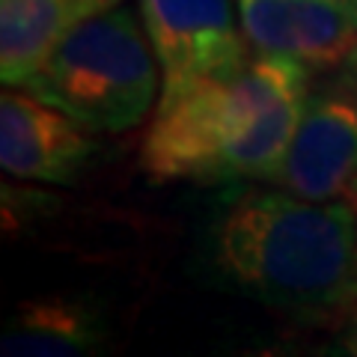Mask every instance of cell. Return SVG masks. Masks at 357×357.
<instances>
[{"mask_svg": "<svg viewBox=\"0 0 357 357\" xmlns=\"http://www.w3.org/2000/svg\"><path fill=\"white\" fill-rule=\"evenodd\" d=\"M351 199H357V182H354V191H351Z\"/></svg>", "mask_w": 357, "mask_h": 357, "instance_id": "obj_13", "label": "cell"}, {"mask_svg": "<svg viewBox=\"0 0 357 357\" xmlns=\"http://www.w3.org/2000/svg\"><path fill=\"white\" fill-rule=\"evenodd\" d=\"M75 24L72 0H0V77L24 89Z\"/></svg>", "mask_w": 357, "mask_h": 357, "instance_id": "obj_9", "label": "cell"}, {"mask_svg": "<svg viewBox=\"0 0 357 357\" xmlns=\"http://www.w3.org/2000/svg\"><path fill=\"white\" fill-rule=\"evenodd\" d=\"M105 340L102 321L84 301L33 298L18 304L3 333L6 357H75Z\"/></svg>", "mask_w": 357, "mask_h": 357, "instance_id": "obj_8", "label": "cell"}, {"mask_svg": "<svg viewBox=\"0 0 357 357\" xmlns=\"http://www.w3.org/2000/svg\"><path fill=\"white\" fill-rule=\"evenodd\" d=\"M337 351L357 357V310L345 319V331H342V337L337 340Z\"/></svg>", "mask_w": 357, "mask_h": 357, "instance_id": "obj_11", "label": "cell"}, {"mask_svg": "<svg viewBox=\"0 0 357 357\" xmlns=\"http://www.w3.org/2000/svg\"><path fill=\"white\" fill-rule=\"evenodd\" d=\"M215 262L232 286L298 321L357 310V206L283 188L244 191L215 227Z\"/></svg>", "mask_w": 357, "mask_h": 357, "instance_id": "obj_2", "label": "cell"}, {"mask_svg": "<svg viewBox=\"0 0 357 357\" xmlns=\"http://www.w3.org/2000/svg\"><path fill=\"white\" fill-rule=\"evenodd\" d=\"M274 188L304 199L351 197L357 182V98L325 89L307 96Z\"/></svg>", "mask_w": 357, "mask_h": 357, "instance_id": "obj_5", "label": "cell"}, {"mask_svg": "<svg viewBox=\"0 0 357 357\" xmlns=\"http://www.w3.org/2000/svg\"><path fill=\"white\" fill-rule=\"evenodd\" d=\"M351 66H354V72H357V57H354V63H351Z\"/></svg>", "mask_w": 357, "mask_h": 357, "instance_id": "obj_14", "label": "cell"}, {"mask_svg": "<svg viewBox=\"0 0 357 357\" xmlns=\"http://www.w3.org/2000/svg\"><path fill=\"white\" fill-rule=\"evenodd\" d=\"M310 77L298 60L253 51L238 69L155 110L140 146L143 173L152 182H268L295 134Z\"/></svg>", "mask_w": 357, "mask_h": 357, "instance_id": "obj_1", "label": "cell"}, {"mask_svg": "<svg viewBox=\"0 0 357 357\" xmlns=\"http://www.w3.org/2000/svg\"><path fill=\"white\" fill-rule=\"evenodd\" d=\"M232 0H140V18L161 66L158 107L250 57ZM155 107V110H158Z\"/></svg>", "mask_w": 357, "mask_h": 357, "instance_id": "obj_4", "label": "cell"}, {"mask_svg": "<svg viewBox=\"0 0 357 357\" xmlns=\"http://www.w3.org/2000/svg\"><path fill=\"white\" fill-rule=\"evenodd\" d=\"M337 3H349V6H357V0H337Z\"/></svg>", "mask_w": 357, "mask_h": 357, "instance_id": "obj_12", "label": "cell"}, {"mask_svg": "<svg viewBox=\"0 0 357 357\" xmlns=\"http://www.w3.org/2000/svg\"><path fill=\"white\" fill-rule=\"evenodd\" d=\"M250 48L333 72L357 57V6L337 0H236Z\"/></svg>", "mask_w": 357, "mask_h": 357, "instance_id": "obj_6", "label": "cell"}, {"mask_svg": "<svg viewBox=\"0 0 357 357\" xmlns=\"http://www.w3.org/2000/svg\"><path fill=\"white\" fill-rule=\"evenodd\" d=\"M89 128L33 93L0 96V164L15 178L69 185L93 155Z\"/></svg>", "mask_w": 357, "mask_h": 357, "instance_id": "obj_7", "label": "cell"}, {"mask_svg": "<svg viewBox=\"0 0 357 357\" xmlns=\"http://www.w3.org/2000/svg\"><path fill=\"white\" fill-rule=\"evenodd\" d=\"M122 3H126V0H72V13H75V21H81L86 15L107 13V9H116Z\"/></svg>", "mask_w": 357, "mask_h": 357, "instance_id": "obj_10", "label": "cell"}, {"mask_svg": "<svg viewBox=\"0 0 357 357\" xmlns=\"http://www.w3.org/2000/svg\"><path fill=\"white\" fill-rule=\"evenodd\" d=\"M24 89L89 131L122 134L158 107L161 66L140 18L116 6L75 21Z\"/></svg>", "mask_w": 357, "mask_h": 357, "instance_id": "obj_3", "label": "cell"}]
</instances>
